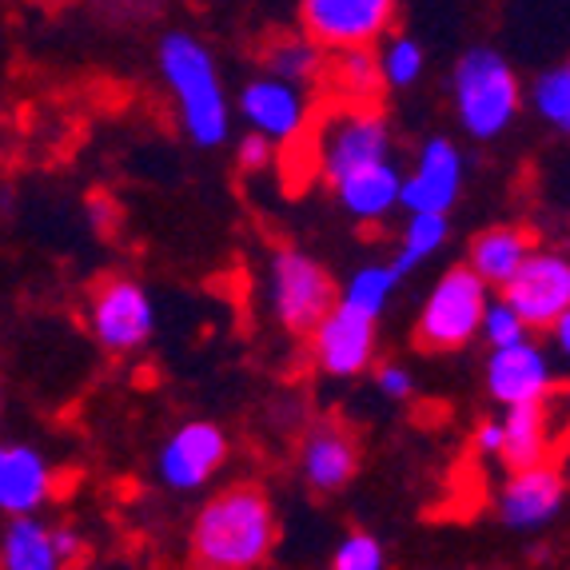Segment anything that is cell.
Listing matches in <instances>:
<instances>
[{
	"label": "cell",
	"instance_id": "7a4b0ae2",
	"mask_svg": "<svg viewBox=\"0 0 570 570\" xmlns=\"http://www.w3.org/2000/svg\"><path fill=\"white\" fill-rule=\"evenodd\" d=\"M160 65L171 92L180 100L184 120H188V132L196 136V144L224 140L228 136V108H224V92H219L208 52L191 37H168L160 48Z\"/></svg>",
	"mask_w": 570,
	"mask_h": 570
},
{
	"label": "cell",
	"instance_id": "f546056e",
	"mask_svg": "<svg viewBox=\"0 0 570 570\" xmlns=\"http://www.w3.org/2000/svg\"><path fill=\"white\" fill-rule=\"evenodd\" d=\"M272 156H276V148H272V140L264 136H244V144H239V164H244L247 171H259L272 164Z\"/></svg>",
	"mask_w": 570,
	"mask_h": 570
},
{
	"label": "cell",
	"instance_id": "5b68a950",
	"mask_svg": "<svg viewBox=\"0 0 570 570\" xmlns=\"http://www.w3.org/2000/svg\"><path fill=\"white\" fill-rule=\"evenodd\" d=\"M272 279H276V312L295 335H315V327L340 304L332 276L304 252H279L272 264Z\"/></svg>",
	"mask_w": 570,
	"mask_h": 570
},
{
	"label": "cell",
	"instance_id": "836d02e7",
	"mask_svg": "<svg viewBox=\"0 0 570 570\" xmlns=\"http://www.w3.org/2000/svg\"><path fill=\"white\" fill-rule=\"evenodd\" d=\"M554 335H559V347H562V352L570 355V312L562 315L559 324H554Z\"/></svg>",
	"mask_w": 570,
	"mask_h": 570
},
{
	"label": "cell",
	"instance_id": "e575fe53",
	"mask_svg": "<svg viewBox=\"0 0 570 570\" xmlns=\"http://www.w3.org/2000/svg\"><path fill=\"white\" fill-rule=\"evenodd\" d=\"M45 4H65V0H45Z\"/></svg>",
	"mask_w": 570,
	"mask_h": 570
},
{
	"label": "cell",
	"instance_id": "ac0fdd59",
	"mask_svg": "<svg viewBox=\"0 0 570 570\" xmlns=\"http://www.w3.org/2000/svg\"><path fill=\"white\" fill-rule=\"evenodd\" d=\"M534 252V236L523 228H487L471 244V267L487 279L491 287H507L527 256Z\"/></svg>",
	"mask_w": 570,
	"mask_h": 570
},
{
	"label": "cell",
	"instance_id": "6da1fadb",
	"mask_svg": "<svg viewBox=\"0 0 570 570\" xmlns=\"http://www.w3.org/2000/svg\"><path fill=\"white\" fill-rule=\"evenodd\" d=\"M276 547V519L264 491L236 483L208 499L191 527V559L216 570H247L267 562Z\"/></svg>",
	"mask_w": 570,
	"mask_h": 570
},
{
	"label": "cell",
	"instance_id": "8992f818",
	"mask_svg": "<svg viewBox=\"0 0 570 570\" xmlns=\"http://www.w3.org/2000/svg\"><path fill=\"white\" fill-rule=\"evenodd\" d=\"M395 0H304V29L324 48L375 45L391 29Z\"/></svg>",
	"mask_w": 570,
	"mask_h": 570
},
{
	"label": "cell",
	"instance_id": "e0dca14e",
	"mask_svg": "<svg viewBox=\"0 0 570 570\" xmlns=\"http://www.w3.org/2000/svg\"><path fill=\"white\" fill-rule=\"evenodd\" d=\"M52 491V475L32 448H4L0 455V507L4 514H32Z\"/></svg>",
	"mask_w": 570,
	"mask_h": 570
},
{
	"label": "cell",
	"instance_id": "7c38bea8",
	"mask_svg": "<svg viewBox=\"0 0 570 570\" xmlns=\"http://www.w3.org/2000/svg\"><path fill=\"white\" fill-rule=\"evenodd\" d=\"M360 471V443L343 423H315L304 439V479L315 491H340Z\"/></svg>",
	"mask_w": 570,
	"mask_h": 570
},
{
	"label": "cell",
	"instance_id": "4fadbf2b",
	"mask_svg": "<svg viewBox=\"0 0 570 570\" xmlns=\"http://www.w3.org/2000/svg\"><path fill=\"white\" fill-rule=\"evenodd\" d=\"M224 435L208 423H191V428L176 431L171 443L164 448L160 455V471L168 479V487L176 491H191V487H200L212 479L219 463H224Z\"/></svg>",
	"mask_w": 570,
	"mask_h": 570
},
{
	"label": "cell",
	"instance_id": "2e32d148",
	"mask_svg": "<svg viewBox=\"0 0 570 570\" xmlns=\"http://www.w3.org/2000/svg\"><path fill=\"white\" fill-rule=\"evenodd\" d=\"M459 191V153L448 140H431L423 148L419 171L403 184L400 200L411 212H448Z\"/></svg>",
	"mask_w": 570,
	"mask_h": 570
},
{
	"label": "cell",
	"instance_id": "1f68e13d",
	"mask_svg": "<svg viewBox=\"0 0 570 570\" xmlns=\"http://www.w3.org/2000/svg\"><path fill=\"white\" fill-rule=\"evenodd\" d=\"M380 387L400 400V395H407V391H411V375L403 367H383L380 371Z\"/></svg>",
	"mask_w": 570,
	"mask_h": 570
},
{
	"label": "cell",
	"instance_id": "d4e9b609",
	"mask_svg": "<svg viewBox=\"0 0 570 570\" xmlns=\"http://www.w3.org/2000/svg\"><path fill=\"white\" fill-rule=\"evenodd\" d=\"M400 267H367V272H360V276L352 279V287L343 292V299L355 307H363L367 315H380L383 304H387V295L395 292V284H400Z\"/></svg>",
	"mask_w": 570,
	"mask_h": 570
},
{
	"label": "cell",
	"instance_id": "4dcf8cb0",
	"mask_svg": "<svg viewBox=\"0 0 570 570\" xmlns=\"http://www.w3.org/2000/svg\"><path fill=\"white\" fill-rule=\"evenodd\" d=\"M57 559H60V567L85 559V542H80L77 531H68V527H60L57 531Z\"/></svg>",
	"mask_w": 570,
	"mask_h": 570
},
{
	"label": "cell",
	"instance_id": "d6a6232c",
	"mask_svg": "<svg viewBox=\"0 0 570 570\" xmlns=\"http://www.w3.org/2000/svg\"><path fill=\"white\" fill-rule=\"evenodd\" d=\"M503 423H487V428H479V435H475V448L483 451V455H499L503 451Z\"/></svg>",
	"mask_w": 570,
	"mask_h": 570
},
{
	"label": "cell",
	"instance_id": "30bf717a",
	"mask_svg": "<svg viewBox=\"0 0 570 570\" xmlns=\"http://www.w3.org/2000/svg\"><path fill=\"white\" fill-rule=\"evenodd\" d=\"M315 360L320 367L332 371V375H355V371L367 367L371 360V340H375V315H367L363 307L340 304L327 312V320L315 327Z\"/></svg>",
	"mask_w": 570,
	"mask_h": 570
},
{
	"label": "cell",
	"instance_id": "83f0119b",
	"mask_svg": "<svg viewBox=\"0 0 570 570\" xmlns=\"http://www.w3.org/2000/svg\"><path fill=\"white\" fill-rule=\"evenodd\" d=\"M383 551L371 534H347L335 551V570H380Z\"/></svg>",
	"mask_w": 570,
	"mask_h": 570
},
{
	"label": "cell",
	"instance_id": "7402d4cb",
	"mask_svg": "<svg viewBox=\"0 0 570 570\" xmlns=\"http://www.w3.org/2000/svg\"><path fill=\"white\" fill-rule=\"evenodd\" d=\"M0 562L9 570H52L60 567L57 559V531L40 527L37 519H17L4 534Z\"/></svg>",
	"mask_w": 570,
	"mask_h": 570
},
{
	"label": "cell",
	"instance_id": "ffe728a7",
	"mask_svg": "<svg viewBox=\"0 0 570 570\" xmlns=\"http://www.w3.org/2000/svg\"><path fill=\"white\" fill-rule=\"evenodd\" d=\"M244 112H247V120L256 124L259 132L279 136V140L295 136L299 132V124H304V105H299V96H295V88L287 85L284 77L279 80H256V85L247 88Z\"/></svg>",
	"mask_w": 570,
	"mask_h": 570
},
{
	"label": "cell",
	"instance_id": "f1b7e54d",
	"mask_svg": "<svg viewBox=\"0 0 570 570\" xmlns=\"http://www.w3.org/2000/svg\"><path fill=\"white\" fill-rule=\"evenodd\" d=\"M419 68H423V52H419L415 40H395L383 60V72H387L391 85H411L419 77Z\"/></svg>",
	"mask_w": 570,
	"mask_h": 570
},
{
	"label": "cell",
	"instance_id": "9a60e30c",
	"mask_svg": "<svg viewBox=\"0 0 570 570\" xmlns=\"http://www.w3.org/2000/svg\"><path fill=\"white\" fill-rule=\"evenodd\" d=\"M487 383H491V395L511 403H527V400H542L551 395V371L534 347L527 343H511V347H494V360L487 367Z\"/></svg>",
	"mask_w": 570,
	"mask_h": 570
},
{
	"label": "cell",
	"instance_id": "d6986e66",
	"mask_svg": "<svg viewBox=\"0 0 570 570\" xmlns=\"http://www.w3.org/2000/svg\"><path fill=\"white\" fill-rule=\"evenodd\" d=\"M335 191H340V204L352 212V216L375 219L400 200L403 184L387 160H375V164H363V168L347 171L343 180H335Z\"/></svg>",
	"mask_w": 570,
	"mask_h": 570
},
{
	"label": "cell",
	"instance_id": "8fae6325",
	"mask_svg": "<svg viewBox=\"0 0 570 570\" xmlns=\"http://www.w3.org/2000/svg\"><path fill=\"white\" fill-rule=\"evenodd\" d=\"M554 407H559V391L542 395V400H527V403H511L503 423V463L511 471H523L534 463H551L554 451V431H570L567 423H554Z\"/></svg>",
	"mask_w": 570,
	"mask_h": 570
},
{
	"label": "cell",
	"instance_id": "cb8c5ba5",
	"mask_svg": "<svg viewBox=\"0 0 570 570\" xmlns=\"http://www.w3.org/2000/svg\"><path fill=\"white\" fill-rule=\"evenodd\" d=\"M320 48L315 40H279L272 52H267V68L272 72H279L284 80H307V77H320V68H324V60H320Z\"/></svg>",
	"mask_w": 570,
	"mask_h": 570
},
{
	"label": "cell",
	"instance_id": "9c48e42d",
	"mask_svg": "<svg viewBox=\"0 0 570 570\" xmlns=\"http://www.w3.org/2000/svg\"><path fill=\"white\" fill-rule=\"evenodd\" d=\"M387 160V124L375 105H352L340 116L332 132L324 136V171L327 180H343L347 171L363 164Z\"/></svg>",
	"mask_w": 570,
	"mask_h": 570
},
{
	"label": "cell",
	"instance_id": "52a82bcc",
	"mask_svg": "<svg viewBox=\"0 0 570 570\" xmlns=\"http://www.w3.org/2000/svg\"><path fill=\"white\" fill-rule=\"evenodd\" d=\"M503 295L527 320V327L547 332L570 312V264L551 252H531L519 276L503 287Z\"/></svg>",
	"mask_w": 570,
	"mask_h": 570
},
{
	"label": "cell",
	"instance_id": "5bb4252c",
	"mask_svg": "<svg viewBox=\"0 0 570 570\" xmlns=\"http://www.w3.org/2000/svg\"><path fill=\"white\" fill-rule=\"evenodd\" d=\"M562 503V475L559 463H534L514 471L503 491V519L511 527H539L547 523Z\"/></svg>",
	"mask_w": 570,
	"mask_h": 570
},
{
	"label": "cell",
	"instance_id": "3957f363",
	"mask_svg": "<svg viewBox=\"0 0 570 570\" xmlns=\"http://www.w3.org/2000/svg\"><path fill=\"white\" fill-rule=\"evenodd\" d=\"M487 279L475 267H451L415 324L419 352H455L487 320Z\"/></svg>",
	"mask_w": 570,
	"mask_h": 570
},
{
	"label": "cell",
	"instance_id": "603a6c76",
	"mask_svg": "<svg viewBox=\"0 0 570 570\" xmlns=\"http://www.w3.org/2000/svg\"><path fill=\"white\" fill-rule=\"evenodd\" d=\"M443 236H448V216H443V212H415V219H411V228H407V239H403V252L395 256V267L407 272V267H415L419 259H428L431 252L443 244Z\"/></svg>",
	"mask_w": 570,
	"mask_h": 570
},
{
	"label": "cell",
	"instance_id": "ba28073f",
	"mask_svg": "<svg viewBox=\"0 0 570 570\" xmlns=\"http://www.w3.org/2000/svg\"><path fill=\"white\" fill-rule=\"evenodd\" d=\"M92 332L112 355L136 352L148 335H153V307L148 295L132 279H105L92 292Z\"/></svg>",
	"mask_w": 570,
	"mask_h": 570
},
{
	"label": "cell",
	"instance_id": "484cf974",
	"mask_svg": "<svg viewBox=\"0 0 570 570\" xmlns=\"http://www.w3.org/2000/svg\"><path fill=\"white\" fill-rule=\"evenodd\" d=\"M534 105H539V112L547 116L554 128L570 132V65L554 68V72H547V77L539 80Z\"/></svg>",
	"mask_w": 570,
	"mask_h": 570
},
{
	"label": "cell",
	"instance_id": "44dd1931",
	"mask_svg": "<svg viewBox=\"0 0 570 570\" xmlns=\"http://www.w3.org/2000/svg\"><path fill=\"white\" fill-rule=\"evenodd\" d=\"M327 80H332V88L343 96V100L375 105V96H380L387 72L375 65L371 45H360V48H335L332 65H327Z\"/></svg>",
	"mask_w": 570,
	"mask_h": 570
},
{
	"label": "cell",
	"instance_id": "277c9868",
	"mask_svg": "<svg viewBox=\"0 0 570 570\" xmlns=\"http://www.w3.org/2000/svg\"><path fill=\"white\" fill-rule=\"evenodd\" d=\"M455 96H459V116L471 136H494L503 132L511 116L519 112V85L514 72L503 60L479 48L459 60L455 72Z\"/></svg>",
	"mask_w": 570,
	"mask_h": 570
},
{
	"label": "cell",
	"instance_id": "4316f807",
	"mask_svg": "<svg viewBox=\"0 0 570 570\" xmlns=\"http://www.w3.org/2000/svg\"><path fill=\"white\" fill-rule=\"evenodd\" d=\"M483 332H487V340H491L494 347H511V343H523V335H527V320H523V315L514 312V307L503 299V304L487 307Z\"/></svg>",
	"mask_w": 570,
	"mask_h": 570
}]
</instances>
